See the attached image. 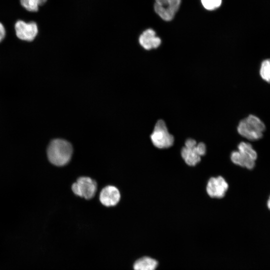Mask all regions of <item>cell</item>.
Segmentation results:
<instances>
[{
  "mask_svg": "<svg viewBox=\"0 0 270 270\" xmlns=\"http://www.w3.org/2000/svg\"><path fill=\"white\" fill-rule=\"evenodd\" d=\"M72 147L68 141L63 139H54L50 144L47 150L49 161L54 165L63 166L70 160Z\"/></svg>",
  "mask_w": 270,
  "mask_h": 270,
  "instance_id": "1",
  "label": "cell"
},
{
  "mask_svg": "<svg viewBox=\"0 0 270 270\" xmlns=\"http://www.w3.org/2000/svg\"><path fill=\"white\" fill-rule=\"evenodd\" d=\"M265 130L264 123L258 117L252 114L241 120L237 128L240 135L250 140L261 138Z\"/></svg>",
  "mask_w": 270,
  "mask_h": 270,
  "instance_id": "2",
  "label": "cell"
},
{
  "mask_svg": "<svg viewBox=\"0 0 270 270\" xmlns=\"http://www.w3.org/2000/svg\"><path fill=\"white\" fill-rule=\"evenodd\" d=\"M238 150L233 151L230 154V159L235 164L252 169L255 166L257 153L252 146L246 142H241L238 146Z\"/></svg>",
  "mask_w": 270,
  "mask_h": 270,
  "instance_id": "3",
  "label": "cell"
},
{
  "mask_svg": "<svg viewBox=\"0 0 270 270\" xmlns=\"http://www.w3.org/2000/svg\"><path fill=\"white\" fill-rule=\"evenodd\" d=\"M206 144L200 142L197 144L192 138H188L182 148L181 156L184 162L190 166H195L201 160V156L206 153Z\"/></svg>",
  "mask_w": 270,
  "mask_h": 270,
  "instance_id": "4",
  "label": "cell"
},
{
  "mask_svg": "<svg viewBox=\"0 0 270 270\" xmlns=\"http://www.w3.org/2000/svg\"><path fill=\"white\" fill-rule=\"evenodd\" d=\"M150 137L152 144L158 148H168L174 143V136L168 132L162 120H158Z\"/></svg>",
  "mask_w": 270,
  "mask_h": 270,
  "instance_id": "5",
  "label": "cell"
},
{
  "mask_svg": "<svg viewBox=\"0 0 270 270\" xmlns=\"http://www.w3.org/2000/svg\"><path fill=\"white\" fill-rule=\"evenodd\" d=\"M72 189L76 195L89 200L95 195L97 184L96 181L92 178L82 176L72 184Z\"/></svg>",
  "mask_w": 270,
  "mask_h": 270,
  "instance_id": "6",
  "label": "cell"
},
{
  "mask_svg": "<svg viewBox=\"0 0 270 270\" xmlns=\"http://www.w3.org/2000/svg\"><path fill=\"white\" fill-rule=\"evenodd\" d=\"M180 4V0H156L154 9L162 20L170 21L178 10Z\"/></svg>",
  "mask_w": 270,
  "mask_h": 270,
  "instance_id": "7",
  "label": "cell"
},
{
  "mask_svg": "<svg viewBox=\"0 0 270 270\" xmlns=\"http://www.w3.org/2000/svg\"><path fill=\"white\" fill-rule=\"evenodd\" d=\"M16 36L22 40L31 42L36 37L38 33V28L36 22H26L18 20L14 25Z\"/></svg>",
  "mask_w": 270,
  "mask_h": 270,
  "instance_id": "8",
  "label": "cell"
},
{
  "mask_svg": "<svg viewBox=\"0 0 270 270\" xmlns=\"http://www.w3.org/2000/svg\"><path fill=\"white\" fill-rule=\"evenodd\" d=\"M228 185L224 178L221 176L212 177L208 182L206 191L212 198H220L225 196Z\"/></svg>",
  "mask_w": 270,
  "mask_h": 270,
  "instance_id": "9",
  "label": "cell"
},
{
  "mask_svg": "<svg viewBox=\"0 0 270 270\" xmlns=\"http://www.w3.org/2000/svg\"><path fill=\"white\" fill-rule=\"evenodd\" d=\"M120 198V194L118 190L112 186H105L100 194V202L106 206H116L119 202Z\"/></svg>",
  "mask_w": 270,
  "mask_h": 270,
  "instance_id": "10",
  "label": "cell"
},
{
  "mask_svg": "<svg viewBox=\"0 0 270 270\" xmlns=\"http://www.w3.org/2000/svg\"><path fill=\"white\" fill-rule=\"evenodd\" d=\"M139 43L146 50L158 48L161 44V40L154 30L148 28L142 32L139 37Z\"/></svg>",
  "mask_w": 270,
  "mask_h": 270,
  "instance_id": "11",
  "label": "cell"
},
{
  "mask_svg": "<svg viewBox=\"0 0 270 270\" xmlns=\"http://www.w3.org/2000/svg\"><path fill=\"white\" fill-rule=\"evenodd\" d=\"M158 261L148 256H143L137 260L133 264L134 270H156Z\"/></svg>",
  "mask_w": 270,
  "mask_h": 270,
  "instance_id": "12",
  "label": "cell"
},
{
  "mask_svg": "<svg viewBox=\"0 0 270 270\" xmlns=\"http://www.w3.org/2000/svg\"><path fill=\"white\" fill-rule=\"evenodd\" d=\"M46 0H20L21 5L27 10L36 12L40 6L44 4Z\"/></svg>",
  "mask_w": 270,
  "mask_h": 270,
  "instance_id": "13",
  "label": "cell"
},
{
  "mask_svg": "<svg viewBox=\"0 0 270 270\" xmlns=\"http://www.w3.org/2000/svg\"><path fill=\"white\" fill-rule=\"evenodd\" d=\"M260 74L262 80L270 84V58L266 59L262 62Z\"/></svg>",
  "mask_w": 270,
  "mask_h": 270,
  "instance_id": "14",
  "label": "cell"
},
{
  "mask_svg": "<svg viewBox=\"0 0 270 270\" xmlns=\"http://www.w3.org/2000/svg\"><path fill=\"white\" fill-rule=\"evenodd\" d=\"M204 7L208 10H214L220 6L222 0H201Z\"/></svg>",
  "mask_w": 270,
  "mask_h": 270,
  "instance_id": "15",
  "label": "cell"
},
{
  "mask_svg": "<svg viewBox=\"0 0 270 270\" xmlns=\"http://www.w3.org/2000/svg\"><path fill=\"white\" fill-rule=\"evenodd\" d=\"M6 35V30L4 25L0 22V42L4 40Z\"/></svg>",
  "mask_w": 270,
  "mask_h": 270,
  "instance_id": "16",
  "label": "cell"
},
{
  "mask_svg": "<svg viewBox=\"0 0 270 270\" xmlns=\"http://www.w3.org/2000/svg\"><path fill=\"white\" fill-rule=\"evenodd\" d=\"M268 208L270 210V197L267 202Z\"/></svg>",
  "mask_w": 270,
  "mask_h": 270,
  "instance_id": "17",
  "label": "cell"
}]
</instances>
